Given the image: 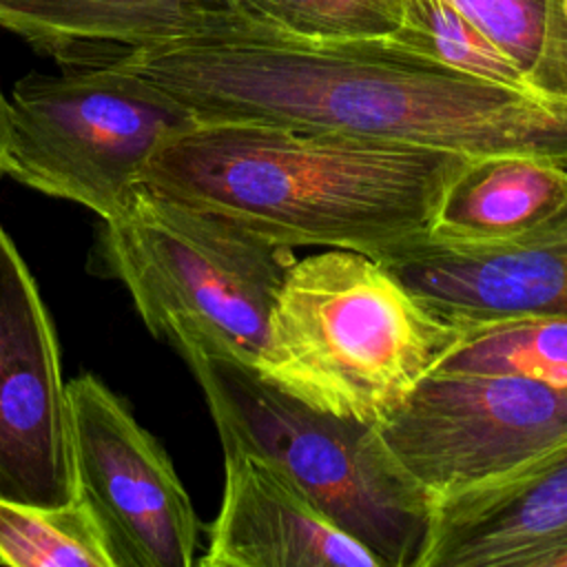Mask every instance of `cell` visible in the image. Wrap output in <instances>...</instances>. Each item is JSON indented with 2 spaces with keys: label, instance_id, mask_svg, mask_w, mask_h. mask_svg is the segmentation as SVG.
I'll use <instances>...</instances> for the list:
<instances>
[{
  "label": "cell",
  "instance_id": "9",
  "mask_svg": "<svg viewBox=\"0 0 567 567\" xmlns=\"http://www.w3.org/2000/svg\"><path fill=\"white\" fill-rule=\"evenodd\" d=\"M0 498H75L69 392L53 323L0 224Z\"/></svg>",
  "mask_w": 567,
  "mask_h": 567
},
{
  "label": "cell",
  "instance_id": "17",
  "mask_svg": "<svg viewBox=\"0 0 567 567\" xmlns=\"http://www.w3.org/2000/svg\"><path fill=\"white\" fill-rule=\"evenodd\" d=\"M0 563L9 567H111L80 498L47 507L0 498Z\"/></svg>",
  "mask_w": 567,
  "mask_h": 567
},
{
  "label": "cell",
  "instance_id": "7",
  "mask_svg": "<svg viewBox=\"0 0 567 567\" xmlns=\"http://www.w3.org/2000/svg\"><path fill=\"white\" fill-rule=\"evenodd\" d=\"M374 427L432 503L563 439L567 383L507 372H430Z\"/></svg>",
  "mask_w": 567,
  "mask_h": 567
},
{
  "label": "cell",
  "instance_id": "10",
  "mask_svg": "<svg viewBox=\"0 0 567 567\" xmlns=\"http://www.w3.org/2000/svg\"><path fill=\"white\" fill-rule=\"evenodd\" d=\"M567 543V434L432 501L416 567H536Z\"/></svg>",
  "mask_w": 567,
  "mask_h": 567
},
{
  "label": "cell",
  "instance_id": "4",
  "mask_svg": "<svg viewBox=\"0 0 567 567\" xmlns=\"http://www.w3.org/2000/svg\"><path fill=\"white\" fill-rule=\"evenodd\" d=\"M173 346L206 396L224 450L279 465L379 567L419 565L432 503L388 454L374 423L315 410L208 343Z\"/></svg>",
  "mask_w": 567,
  "mask_h": 567
},
{
  "label": "cell",
  "instance_id": "15",
  "mask_svg": "<svg viewBox=\"0 0 567 567\" xmlns=\"http://www.w3.org/2000/svg\"><path fill=\"white\" fill-rule=\"evenodd\" d=\"M458 326L461 337L432 372H507L567 383V317L512 315Z\"/></svg>",
  "mask_w": 567,
  "mask_h": 567
},
{
  "label": "cell",
  "instance_id": "19",
  "mask_svg": "<svg viewBox=\"0 0 567 567\" xmlns=\"http://www.w3.org/2000/svg\"><path fill=\"white\" fill-rule=\"evenodd\" d=\"M452 4L529 75L540 51L545 0H452Z\"/></svg>",
  "mask_w": 567,
  "mask_h": 567
},
{
  "label": "cell",
  "instance_id": "16",
  "mask_svg": "<svg viewBox=\"0 0 567 567\" xmlns=\"http://www.w3.org/2000/svg\"><path fill=\"white\" fill-rule=\"evenodd\" d=\"M394 29L383 35L392 47L472 78L534 93L525 71L483 35L452 0H394Z\"/></svg>",
  "mask_w": 567,
  "mask_h": 567
},
{
  "label": "cell",
  "instance_id": "21",
  "mask_svg": "<svg viewBox=\"0 0 567 567\" xmlns=\"http://www.w3.org/2000/svg\"><path fill=\"white\" fill-rule=\"evenodd\" d=\"M9 142H11V104L0 89V175H4Z\"/></svg>",
  "mask_w": 567,
  "mask_h": 567
},
{
  "label": "cell",
  "instance_id": "18",
  "mask_svg": "<svg viewBox=\"0 0 567 567\" xmlns=\"http://www.w3.org/2000/svg\"><path fill=\"white\" fill-rule=\"evenodd\" d=\"M235 7L301 35L381 38L394 29V0H230Z\"/></svg>",
  "mask_w": 567,
  "mask_h": 567
},
{
  "label": "cell",
  "instance_id": "11",
  "mask_svg": "<svg viewBox=\"0 0 567 567\" xmlns=\"http://www.w3.org/2000/svg\"><path fill=\"white\" fill-rule=\"evenodd\" d=\"M381 264L454 323L512 315L567 317V202L516 239L492 246L423 239Z\"/></svg>",
  "mask_w": 567,
  "mask_h": 567
},
{
  "label": "cell",
  "instance_id": "20",
  "mask_svg": "<svg viewBox=\"0 0 567 567\" xmlns=\"http://www.w3.org/2000/svg\"><path fill=\"white\" fill-rule=\"evenodd\" d=\"M527 82L538 95L567 100V0H545L540 51Z\"/></svg>",
  "mask_w": 567,
  "mask_h": 567
},
{
  "label": "cell",
  "instance_id": "12",
  "mask_svg": "<svg viewBox=\"0 0 567 567\" xmlns=\"http://www.w3.org/2000/svg\"><path fill=\"white\" fill-rule=\"evenodd\" d=\"M202 567H379L272 461L224 450V494Z\"/></svg>",
  "mask_w": 567,
  "mask_h": 567
},
{
  "label": "cell",
  "instance_id": "1",
  "mask_svg": "<svg viewBox=\"0 0 567 567\" xmlns=\"http://www.w3.org/2000/svg\"><path fill=\"white\" fill-rule=\"evenodd\" d=\"M113 64L197 122H286L456 151L529 153L567 168V100L472 78L385 38L301 35L224 0L197 35Z\"/></svg>",
  "mask_w": 567,
  "mask_h": 567
},
{
  "label": "cell",
  "instance_id": "22",
  "mask_svg": "<svg viewBox=\"0 0 567 567\" xmlns=\"http://www.w3.org/2000/svg\"><path fill=\"white\" fill-rule=\"evenodd\" d=\"M536 567H567V543L560 545L558 549L549 551L545 558H540V563Z\"/></svg>",
  "mask_w": 567,
  "mask_h": 567
},
{
  "label": "cell",
  "instance_id": "6",
  "mask_svg": "<svg viewBox=\"0 0 567 567\" xmlns=\"http://www.w3.org/2000/svg\"><path fill=\"white\" fill-rule=\"evenodd\" d=\"M4 175L115 217L153 155L195 120L151 80L120 64L27 73L13 84Z\"/></svg>",
  "mask_w": 567,
  "mask_h": 567
},
{
  "label": "cell",
  "instance_id": "14",
  "mask_svg": "<svg viewBox=\"0 0 567 567\" xmlns=\"http://www.w3.org/2000/svg\"><path fill=\"white\" fill-rule=\"evenodd\" d=\"M565 202V166L529 153L472 155L445 186L427 241L503 244L545 221Z\"/></svg>",
  "mask_w": 567,
  "mask_h": 567
},
{
  "label": "cell",
  "instance_id": "13",
  "mask_svg": "<svg viewBox=\"0 0 567 567\" xmlns=\"http://www.w3.org/2000/svg\"><path fill=\"white\" fill-rule=\"evenodd\" d=\"M221 2L0 0V27L60 66H97L197 35Z\"/></svg>",
  "mask_w": 567,
  "mask_h": 567
},
{
  "label": "cell",
  "instance_id": "8",
  "mask_svg": "<svg viewBox=\"0 0 567 567\" xmlns=\"http://www.w3.org/2000/svg\"><path fill=\"white\" fill-rule=\"evenodd\" d=\"M75 498L100 527L111 567H190L199 518L162 443L95 374L66 383Z\"/></svg>",
  "mask_w": 567,
  "mask_h": 567
},
{
  "label": "cell",
  "instance_id": "3",
  "mask_svg": "<svg viewBox=\"0 0 567 567\" xmlns=\"http://www.w3.org/2000/svg\"><path fill=\"white\" fill-rule=\"evenodd\" d=\"M458 337L381 261L328 248L288 268L255 368L315 410L379 423Z\"/></svg>",
  "mask_w": 567,
  "mask_h": 567
},
{
  "label": "cell",
  "instance_id": "5",
  "mask_svg": "<svg viewBox=\"0 0 567 567\" xmlns=\"http://www.w3.org/2000/svg\"><path fill=\"white\" fill-rule=\"evenodd\" d=\"M292 248L144 184L100 219L91 270L124 284L157 339H195L252 363Z\"/></svg>",
  "mask_w": 567,
  "mask_h": 567
},
{
  "label": "cell",
  "instance_id": "2",
  "mask_svg": "<svg viewBox=\"0 0 567 567\" xmlns=\"http://www.w3.org/2000/svg\"><path fill=\"white\" fill-rule=\"evenodd\" d=\"M467 155L286 122H193L162 144L142 184L288 248L383 261L427 239Z\"/></svg>",
  "mask_w": 567,
  "mask_h": 567
}]
</instances>
